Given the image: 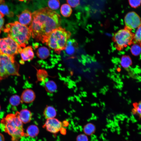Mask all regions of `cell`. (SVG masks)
Returning a JSON list of instances; mask_svg holds the SVG:
<instances>
[{"label":"cell","mask_w":141,"mask_h":141,"mask_svg":"<svg viewBox=\"0 0 141 141\" xmlns=\"http://www.w3.org/2000/svg\"><path fill=\"white\" fill-rule=\"evenodd\" d=\"M60 15L46 7L39 9L32 13V19L29 28L33 38L42 42L53 30L60 27Z\"/></svg>","instance_id":"6da1fadb"},{"label":"cell","mask_w":141,"mask_h":141,"mask_svg":"<svg viewBox=\"0 0 141 141\" xmlns=\"http://www.w3.org/2000/svg\"><path fill=\"white\" fill-rule=\"evenodd\" d=\"M1 126L2 130L11 137L12 141H18L22 137L28 136L24 132L18 111L7 114L1 120Z\"/></svg>","instance_id":"7a4b0ae2"},{"label":"cell","mask_w":141,"mask_h":141,"mask_svg":"<svg viewBox=\"0 0 141 141\" xmlns=\"http://www.w3.org/2000/svg\"><path fill=\"white\" fill-rule=\"evenodd\" d=\"M71 36L69 31L60 26L51 32L42 43L59 54L65 49Z\"/></svg>","instance_id":"3957f363"},{"label":"cell","mask_w":141,"mask_h":141,"mask_svg":"<svg viewBox=\"0 0 141 141\" xmlns=\"http://www.w3.org/2000/svg\"><path fill=\"white\" fill-rule=\"evenodd\" d=\"M3 31L21 47L24 48L28 44L31 35L29 27L17 21L7 24Z\"/></svg>","instance_id":"277c9868"},{"label":"cell","mask_w":141,"mask_h":141,"mask_svg":"<svg viewBox=\"0 0 141 141\" xmlns=\"http://www.w3.org/2000/svg\"><path fill=\"white\" fill-rule=\"evenodd\" d=\"M19 65L14 56L8 55L0 52V81L11 75L20 76Z\"/></svg>","instance_id":"5b68a950"},{"label":"cell","mask_w":141,"mask_h":141,"mask_svg":"<svg viewBox=\"0 0 141 141\" xmlns=\"http://www.w3.org/2000/svg\"><path fill=\"white\" fill-rule=\"evenodd\" d=\"M134 33L126 27L114 34L112 38L115 47L118 51L122 50L128 46L134 44Z\"/></svg>","instance_id":"8992f818"},{"label":"cell","mask_w":141,"mask_h":141,"mask_svg":"<svg viewBox=\"0 0 141 141\" xmlns=\"http://www.w3.org/2000/svg\"><path fill=\"white\" fill-rule=\"evenodd\" d=\"M21 47L9 36L0 39V52L8 55L14 56L19 53Z\"/></svg>","instance_id":"52a82bcc"},{"label":"cell","mask_w":141,"mask_h":141,"mask_svg":"<svg viewBox=\"0 0 141 141\" xmlns=\"http://www.w3.org/2000/svg\"><path fill=\"white\" fill-rule=\"evenodd\" d=\"M33 48L36 50V54L38 57L42 61L48 59L52 60L58 59L60 57L57 55L54 54L53 50L48 47L42 46V44L38 43H33Z\"/></svg>","instance_id":"ba28073f"},{"label":"cell","mask_w":141,"mask_h":141,"mask_svg":"<svg viewBox=\"0 0 141 141\" xmlns=\"http://www.w3.org/2000/svg\"><path fill=\"white\" fill-rule=\"evenodd\" d=\"M124 21L125 26L131 31L137 28L141 24L140 16L133 11L129 12L126 14Z\"/></svg>","instance_id":"9c48e42d"},{"label":"cell","mask_w":141,"mask_h":141,"mask_svg":"<svg viewBox=\"0 0 141 141\" xmlns=\"http://www.w3.org/2000/svg\"><path fill=\"white\" fill-rule=\"evenodd\" d=\"M43 127L48 131L55 133L61 130L62 124L58 120L54 118L47 119Z\"/></svg>","instance_id":"30bf717a"},{"label":"cell","mask_w":141,"mask_h":141,"mask_svg":"<svg viewBox=\"0 0 141 141\" xmlns=\"http://www.w3.org/2000/svg\"><path fill=\"white\" fill-rule=\"evenodd\" d=\"M78 47V44L74 39H69L67 42L65 48L63 50L64 56L69 58L73 57Z\"/></svg>","instance_id":"8fae6325"},{"label":"cell","mask_w":141,"mask_h":141,"mask_svg":"<svg viewBox=\"0 0 141 141\" xmlns=\"http://www.w3.org/2000/svg\"><path fill=\"white\" fill-rule=\"evenodd\" d=\"M19 53L21 55V60L20 62L21 64H23L26 61H30L32 60L34 57V54L32 47L30 46L22 48Z\"/></svg>","instance_id":"7c38bea8"},{"label":"cell","mask_w":141,"mask_h":141,"mask_svg":"<svg viewBox=\"0 0 141 141\" xmlns=\"http://www.w3.org/2000/svg\"><path fill=\"white\" fill-rule=\"evenodd\" d=\"M19 22L27 26L31 24L32 19V13L28 10L25 9L18 16Z\"/></svg>","instance_id":"4fadbf2b"},{"label":"cell","mask_w":141,"mask_h":141,"mask_svg":"<svg viewBox=\"0 0 141 141\" xmlns=\"http://www.w3.org/2000/svg\"><path fill=\"white\" fill-rule=\"evenodd\" d=\"M35 94L32 89H26L22 93L21 99V101L26 103L32 102L35 99Z\"/></svg>","instance_id":"5bb4252c"},{"label":"cell","mask_w":141,"mask_h":141,"mask_svg":"<svg viewBox=\"0 0 141 141\" xmlns=\"http://www.w3.org/2000/svg\"><path fill=\"white\" fill-rule=\"evenodd\" d=\"M32 115L31 111L27 109L21 110L19 112V116L22 121L25 124L29 122L31 120Z\"/></svg>","instance_id":"9a60e30c"},{"label":"cell","mask_w":141,"mask_h":141,"mask_svg":"<svg viewBox=\"0 0 141 141\" xmlns=\"http://www.w3.org/2000/svg\"><path fill=\"white\" fill-rule=\"evenodd\" d=\"M44 115L47 119L54 118L56 115V111L55 109L51 106H47L44 111Z\"/></svg>","instance_id":"2e32d148"},{"label":"cell","mask_w":141,"mask_h":141,"mask_svg":"<svg viewBox=\"0 0 141 141\" xmlns=\"http://www.w3.org/2000/svg\"><path fill=\"white\" fill-rule=\"evenodd\" d=\"M132 63L131 59L129 55H123L121 57L120 64L123 68H127L132 65Z\"/></svg>","instance_id":"e0dca14e"},{"label":"cell","mask_w":141,"mask_h":141,"mask_svg":"<svg viewBox=\"0 0 141 141\" xmlns=\"http://www.w3.org/2000/svg\"><path fill=\"white\" fill-rule=\"evenodd\" d=\"M60 12L63 16L66 17H69L72 12L71 7L67 4L62 5L61 7Z\"/></svg>","instance_id":"ac0fdd59"},{"label":"cell","mask_w":141,"mask_h":141,"mask_svg":"<svg viewBox=\"0 0 141 141\" xmlns=\"http://www.w3.org/2000/svg\"><path fill=\"white\" fill-rule=\"evenodd\" d=\"M44 87L46 91L50 93H53L57 90V87L56 83L52 80H49L45 85Z\"/></svg>","instance_id":"d6986e66"},{"label":"cell","mask_w":141,"mask_h":141,"mask_svg":"<svg viewBox=\"0 0 141 141\" xmlns=\"http://www.w3.org/2000/svg\"><path fill=\"white\" fill-rule=\"evenodd\" d=\"M96 128L95 125L91 123L86 124L84 127L83 131L87 135L90 136L93 134L96 131Z\"/></svg>","instance_id":"ffe728a7"},{"label":"cell","mask_w":141,"mask_h":141,"mask_svg":"<svg viewBox=\"0 0 141 141\" xmlns=\"http://www.w3.org/2000/svg\"><path fill=\"white\" fill-rule=\"evenodd\" d=\"M26 132L28 136L34 137L36 136L38 134L39 130L36 126L32 125L28 127Z\"/></svg>","instance_id":"44dd1931"},{"label":"cell","mask_w":141,"mask_h":141,"mask_svg":"<svg viewBox=\"0 0 141 141\" xmlns=\"http://www.w3.org/2000/svg\"><path fill=\"white\" fill-rule=\"evenodd\" d=\"M37 70V80L40 81H44L48 75L47 72L46 70L43 69Z\"/></svg>","instance_id":"7402d4cb"},{"label":"cell","mask_w":141,"mask_h":141,"mask_svg":"<svg viewBox=\"0 0 141 141\" xmlns=\"http://www.w3.org/2000/svg\"><path fill=\"white\" fill-rule=\"evenodd\" d=\"M0 12L3 15L12 17L13 16V13L9 11L8 6L3 3L0 5Z\"/></svg>","instance_id":"603a6c76"},{"label":"cell","mask_w":141,"mask_h":141,"mask_svg":"<svg viewBox=\"0 0 141 141\" xmlns=\"http://www.w3.org/2000/svg\"><path fill=\"white\" fill-rule=\"evenodd\" d=\"M21 101V98L17 95H14L11 96L9 99L10 104L13 106H17Z\"/></svg>","instance_id":"cb8c5ba5"},{"label":"cell","mask_w":141,"mask_h":141,"mask_svg":"<svg viewBox=\"0 0 141 141\" xmlns=\"http://www.w3.org/2000/svg\"><path fill=\"white\" fill-rule=\"evenodd\" d=\"M134 41L141 47V24L137 28L134 33Z\"/></svg>","instance_id":"d4e9b609"},{"label":"cell","mask_w":141,"mask_h":141,"mask_svg":"<svg viewBox=\"0 0 141 141\" xmlns=\"http://www.w3.org/2000/svg\"><path fill=\"white\" fill-rule=\"evenodd\" d=\"M131 48V51L133 55H139L141 53V47L137 44H133Z\"/></svg>","instance_id":"484cf974"},{"label":"cell","mask_w":141,"mask_h":141,"mask_svg":"<svg viewBox=\"0 0 141 141\" xmlns=\"http://www.w3.org/2000/svg\"><path fill=\"white\" fill-rule=\"evenodd\" d=\"M48 4L49 7L53 10L57 9L60 6V2L59 0H49Z\"/></svg>","instance_id":"4316f807"},{"label":"cell","mask_w":141,"mask_h":141,"mask_svg":"<svg viewBox=\"0 0 141 141\" xmlns=\"http://www.w3.org/2000/svg\"><path fill=\"white\" fill-rule=\"evenodd\" d=\"M134 108L132 111L134 114H136L141 116V101L138 103H134Z\"/></svg>","instance_id":"83f0119b"},{"label":"cell","mask_w":141,"mask_h":141,"mask_svg":"<svg viewBox=\"0 0 141 141\" xmlns=\"http://www.w3.org/2000/svg\"><path fill=\"white\" fill-rule=\"evenodd\" d=\"M128 1L130 5L135 8L139 7L141 4V0H128Z\"/></svg>","instance_id":"f1b7e54d"},{"label":"cell","mask_w":141,"mask_h":141,"mask_svg":"<svg viewBox=\"0 0 141 141\" xmlns=\"http://www.w3.org/2000/svg\"><path fill=\"white\" fill-rule=\"evenodd\" d=\"M67 4L71 7L75 8L80 4V0H66Z\"/></svg>","instance_id":"f546056e"},{"label":"cell","mask_w":141,"mask_h":141,"mask_svg":"<svg viewBox=\"0 0 141 141\" xmlns=\"http://www.w3.org/2000/svg\"><path fill=\"white\" fill-rule=\"evenodd\" d=\"M77 141H89L87 135L84 133L78 135L77 137Z\"/></svg>","instance_id":"4dcf8cb0"},{"label":"cell","mask_w":141,"mask_h":141,"mask_svg":"<svg viewBox=\"0 0 141 141\" xmlns=\"http://www.w3.org/2000/svg\"><path fill=\"white\" fill-rule=\"evenodd\" d=\"M4 15L0 12V33L3 28L4 22V19L3 18Z\"/></svg>","instance_id":"1f68e13d"},{"label":"cell","mask_w":141,"mask_h":141,"mask_svg":"<svg viewBox=\"0 0 141 141\" xmlns=\"http://www.w3.org/2000/svg\"><path fill=\"white\" fill-rule=\"evenodd\" d=\"M0 141H4V137L2 133H0Z\"/></svg>","instance_id":"d6a6232c"},{"label":"cell","mask_w":141,"mask_h":141,"mask_svg":"<svg viewBox=\"0 0 141 141\" xmlns=\"http://www.w3.org/2000/svg\"><path fill=\"white\" fill-rule=\"evenodd\" d=\"M4 2V0H0V3L1 4H2Z\"/></svg>","instance_id":"836d02e7"},{"label":"cell","mask_w":141,"mask_h":141,"mask_svg":"<svg viewBox=\"0 0 141 141\" xmlns=\"http://www.w3.org/2000/svg\"><path fill=\"white\" fill-rule=\"evenodd\" d=\"M1 107L0 105V110H1Z\"/></svg>","instance_id":"e575fe53"},{"label":"cell","mask_w":141,"mask_h":141,"mask_svg":"<svg viewBox=\"0 0 141 141\" xmlns=\"http://www.w3.org/2000/svg\"></svg>","instance_id":"d590c367"}]
</instances>
